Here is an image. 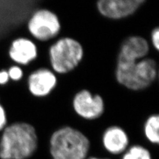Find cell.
Returning <instances> with one entry per match:
<instances>
[{"label": "cell", "instance_id": "17", "mask_svg": "<svg viewBox=\"0 0 159 159\" xmlns=\"http://www.w3.org/2000/svg\"><path fill=\"white\" fill-rule=\"evenodd\" d=\"M9 80L7 71L2 70L0 71V85H6Z\"/></svg>", "mask_w": 159, "mask_h": 159}, {"label": "cell", "instance_id": "3", "mask_svg": "<svg viewBox=\"0 0 159 159\" xmlns=\"http://www.w3.org/2000/svg\"><path fill=\"white\" fill-rule=\"evenodd\" d=\"M158 74L155 60L145 58L139 61L117 64L116 76L117 82L131 90H142L155 81Z\"/></svg>", "mask_w": 159, "mask_h": 159}, {"label": "cell", "instance_id": "15", "mask_svg": "<svg viewBox=\"0 0 159 159\" xmlns=\"http://www.w3.org/2000/svg\"><path fill=\"white\" fill-rule=\"evenodd\" d=\"M7 118L6 109L0 103V133L7 126Z\"/></svg>", "mask_w": 159, "mask_h": 159}, {"label": "cell", "instance_id": "9", "mask_svg": "<svg viewBox=\"0 0 159 159\" xmlns=\"http://www.w3.org/2000/svg\"><path fill=\"white\" fill-rule=\"evenodd\" d=\"M149 51L147 40L140 36L127 38L121 44L119 52L118 62H135L145 58Z\"/></svg>", "mask_w": 159, "mask_h": 159}, {"label": "cell", "instance_id": "4", "mask_svg": "<svg viewBox=\"0 0 159 159\" xmlns=\"http://www.w3.org/2000/svg\"><path fill=\"white\" fill-rule=\"evenodd\" d=\"M83 57L82 44L70 37L59 39L49 49L51 66L59 74H66L73 70L78 66Z\"/></svg>", "mask_w": 159, "mask_h": 159}, {"label": "cell", "instance_id": "13", "mask_svg": "<svg viewBox=\"0 0 159 159\" xmlns=\"http://www.w3.org/2000/svg\"><path fill=\"white\" fill-rule=\"evenodd\" d=\"M122 159H152V158L148 149L141 145H134L125 153Z\"/></svg>", "mask_w": 159, "mask_h": 159}, {"label": "cell", "instance_id": "18", "mask_svg": "<svg viewBox=\"0 0 159 159\" xmlns=\"http://www.w3.org/2000/svg\"><path fill=\"white\" fill-rule=\"evenodd\" d=\"M88 159H109V158H98V157H90Z\"/></svg>", "mask_w": 159, "mask_h": 159}, {"label": "cell", "instance_id": "14", "mask_svg": "<svg viewBox=\"0 0 159 159\" xmlns=\"http://www.w3.org/2000/svg\"><path fill=\"white\" fill-rule=\"evenodd\" d=\"M9 79L13 81H18L21 80L23 76L22 69L17 66H13L9 68L7 71Z\"/></svg>", "mask_w": 159, "mask_h": 159}, {"label": "cell", "instance_id": "8", "mask_svg": "<svg viewBox=\"0 0 159 159\" xmlns=\"http://www.w3.org/2000/svg\"><path fill=\"white\" fill-rule=\"evenodd\" d=\"M57 83L56 76L47 68L37 70L28 78L29 90L36 97L47 96L55 88Z\"/></svg>", "mask_w": 159, "mask_h": 159}, {"label": "cell", "instance_id": "11", "mask_svg": "<svg viewBox=\"0 0 159 159\" xmlns=\"http://www.w3.org/2000/svg\"><path fill=\"white\" fill-rule=\"evenodd\" d=\"M102 142L106 150L113 155L125 151L129 145V137L126 132L119 126H111L104 132Z\"/></svg>", "mask_w": 159, "mask_h": 159}, {"label": "cell", "instance_id": "6", "mask_svg": "<svg viewBox=\"0 0 159 159\" xmlns=\"http://www.w3.org/2000/svg\"><path fill=\"white\" fill-rule=\"evenodd\" d=\"M73 107L78 116L88 120H93L102 116L104 102L102 96L98 94L93 95L87 89H83L74 96Z\"/></svg>", "mask_w": 159, "mask_h": 159}, {"label": "cell", "instance_id": "1", "mask_svg": "<svg viewBox=\"0 0 159 159\" xmlns=\"http://www.w3.org/2000/svg\"><path fill=\"white\" fill-rule=\"evenodd\" d=\"M37 147L36 130L28 123L10 124L0 133V159H29Z\"/></svg>", "mask_w": 159, "mask_h": 159}, {"label": "cell", "instance_id": "10", "mask_svg": "<svg viewBox=\"0 0 159 159\" xmlns=\"http://www.w3.org/2000/svg\"><path fill=\"white\" fill-rule=\"evenodd\" d=\"M9 56L13 61L27 65L37 57L35 44L25 38H18L12 42L9 49Z\"/></svg>", "mask_w": 159, "mask_h": 159}, {"label": "cell", "instance_id": "7", "mask_svg": "<svg viewBox=\"0 0 159 159\" xmlns=\"http://www.w3.org/2000/svg\"><path fill=\"white\" fill-rule=\"evenodd\" d=\"M144 3L145 0H100L97 2V8L104 17L120 19L135 13Z\"/></svg>", "mask_w": 159, "mask_h": 159}, {"label": "cell", "instance_id": "16", "mask_svg": "<svg viewBox=\"0 0 159 159\" xmlns=\"http://www.w3.org/2000/svg\"><path fill=\"white\" fill-rule=\"evenodd\" d=\"M151 41L154 47L157 51L159 49V29L156 27L153 30L151 34Z\"/></svg>", "mask_w": 159, "mask_h": 159}, {"label": "cell", "instance_id": "2", "mask_svg": "<svg viewBox=\"0 0 159 159\" xmlns=\"http://www.w3.org/2000/svg\"><path fill=\"white\" fill-rule=\"evenodd\" d=\"M89 147L88 137L71 127L58 129L50 139V152L53 159H86Z\"/></svg>", "mask_w": 159, "mask_h": 159}, {"label": "cell", "instance_id": "5", "mask_svg": "<svg viewBox=\"0 0 159 159\" xmlns=\"http://www.w3.org/2000/svg\"><path fill=\"white\" fill-rule=\"evenodd\" d=\"M61 28V23L57 15L46 9L34 12L28 22L29 31L41 41H47L57 37Z\"/></svg>", "mask_w": 159, "mask_h": 159}, {"label": "cell", "instance_id": "12", "mask_svg": "<svg viewBox=\"0 0 159 159\" xmlns=\"http://www.w3.org/2000/svg\"><path fill=\"white\" fill-rule=\"evenodd\" d=\"M159 116L154 114L149 116L145 124V135L148 140L152 143L158 144L159 143Z\"/></svg>", "mask_w": 159, "mask_h": 159}]
</instances>
